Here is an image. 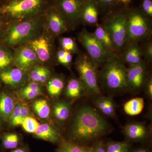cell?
I'll list each match as a JSON object with an SVG mask.
<instances>
[{"label": "cell", "instance_id": "cell-19", "mask_svg": "<svg viewBox=\"0 0 152 152\" xmlns=\"http://www.w3.org/2000/svg\"><path fill=\"white\" fill-rule=\"evenodd\" d=\"M36 137L53 143L60 142L62 140L59 131L50 124H39L34 133Z\"/></svg>", "mask_w": 152, "mask_h": 152}, {"label": "cell", "instance_id": "cell-34", "mask_svg": "<svg viewBox=\"0 0 152 152\" xmlns=\"http://www.w3.org/2000/svg\"><path fill=\"white\" fill-rule=\"evenodd\" d=\"M141 46L143 58L145 61L149 64L152 61V42L150 38L145 40Z\"/></svg>", "mask_w": 152, "mask_h": 152}, {"label": "cell", "instance_id": "cell-11", "mask_svg": "<svg viewBox=\"0 0 152 152\" xmlns=\"http://www.w3.org/2000/svg\"><path fill=\"white\" fill-rule=\"evenodd\" d=\"M43 16L48 23L49 29L56 35L66 32L71 27L66 18L54 6L48 9Z\"/></svg>", "mask_w": 152, "mask_h": 152}, {"label": "cell", "instance_id": "cell-26", "mask_svg": "<svg viewBox=\"0 0 152 152\" xmlns=\"http://www.w3.org/2000/svg\"><path fill=\"white\" fill-rule=\"evenodd\" d=\"M145 106L143 99L137 97L131 99L124 104V110L126 115L136 116L142 113Z\"/></svg>", "mask_w": 152, "mask_h": 152}, {"label": "cell", "instance_id": "cell-15", "mask_svg": "<svg viewBox=\"0 0 152 152\" xmlns=\"http://www.w3.org/2000/svg\"><path fill=\"white\" fill-rule=\"evenodd\" d=\"M16 102L8 91L3 90L0 92V120L2 124L9 122Z\"/></svg>", "mask_w": 152, "mask_h": 152}, {"label": "cell", "instance_id": "cell-44", "mask_svg": "<svg viewBox=\"0 0 152 152\" xmlns=\"http://www.w3.org/2000/svg\"><path fill=\"white\" fill-rule=\"evenodd\" d=\"M11 152H28V149L26 147L23 148H15V149L13 150Z\"/></svg>", "mask_w": 152, "mask_h": 152}, {"label": "cell", "instance_id": "cell-39", "mask_svg": "<svg viewBox=\"0 0 152 152\" xmlns=\"http://www.w3.org/2000/svg\"><path fill=\"white\" fill-rule=\"evenodd\" d=\"M31 110L28 106L26 104L23 103L18 119L17 121V126L21 125L25 118L28 116H31Z\"/></svg>", "mask_w": 152, "mask_h": 152}, {"label": "cell", "instance_id": "cell-12", "mask_svg": "<svg viewBox=\"0 0 152 152\" xmlns=\"http://www.w3.org/2000/svg\"><path fill=\"white\" fill-rule=\"evenodd\" d=\"M14 61L17 67L23 71L28 70L38 62L37 56L31 47L20 48L15 52Z\"/></svg>", "mask_w": 152, "mask_h": 152}, {"label": "cell", "instance_id": "cell-17", "mask_svg": "<svg viewBox=\"0 0 152 152\" xmlns=\"http://www.w3.org/2000/svg\"><path fill=\"white\" fill-rule=\"evenodd\" d=\"M94 98L93 103L99 113L107 118L116 117V105L111 97L100 95Z\"/></svg>", "mask_w": 152, "mask_h": 152}, {"label": "cell", "instance_id": "cell-6", "mask_svg": "<svg viewBox=\"0 0 152 152\" xmlns=\"http://www.w3.org/2000/svg\"><path fill=\"white\" fill-rule=\"evenodd\" d=\"M75 66L80 76L79 80L84 87L87 96L95 97L101 95L98 78L99 66L85 53L78 57Z\"/></svg>", "mask_w": 152, "mask_h": 152}, {"label": "cell", "instance_id": "cell-28", "mask_svg": "<svg viewBox=\"0 0 152 152\" xmlns=\"http://www.w3.org/2000/svg\"><path fill=\"white\" fill-rule=\"evenodd\" d=\"M65 86L64 80L62 77H54L49 80L47 90L49 94L53 98H57L63 91Z\"/></svg>", "mask_w": 152, "mask_h": 152}, {"label": "cell", "instance_id": "cell-40", "mask_svg": "<svg viewBox=\"0 0 152 152\" xmlns=\"http://www.w3.org/2000/svg\"><path fill=\"white\" fill-rule=\"evenodd\" d=\"M145 15L151 20L152 18V0H142L140 8Z\"/></svg>", "mask_w": 152, "mask_h": 152}, {"label": "cell", "instance_id": "cell-29", "mask_svg": "<svg viewBox=\"0 0 152 152\" xmlns=\"http://www.w3.org/2000/svg\"><path fill=\"white\" fill-rule=\"evenodd\" d=\"M7 47L0 40V72L10 67L14 63L13 55Z\"/></svg>", "mask_w": 152, "mask_h": 152}, {"label": "cell", "instance_id": "cell-38", "mask_svg": "<svg viewBox=\"0 0 152 152\" xmlns=\"http://www.w3.org/2000/svg\"><path fill=\"white\" fill-rule=\"evenodd\" d=\"M23 102H17L15 107L11 115L9 123L11 126H16L17 122L20 115Z\"/></svg>", "mask_w": 152, "mask_h": 152}, {"label": "cell", "instance_id": "cell-47", "mask_svg": "<svg viewBox=\"0 0 152 152\" xmlns=\"http://www.w3.org/2000/svg\"><path fill=\"white\" fill-rule=\"evenodd\" d=\"M2 124V123L1 122V120H0V132H1V129Z\"/></svg>", "mask_w": 152, "mask_h": 152}, {"label": "cell", "instance_id": "cell-33", "mask_svg": "<svg viewBox=\"0 0 152 152\" xmlns=\"http://www.w3.org/2000/svg\"><path fill=\"white\" fill-rule=\"evenodd\" d=\"M101 12H106V14L112 11L120 4L118 0H93Z\"/></svg>", "mask_w": 152, "mask_h": 152}, {"label": "cell", "instance_id": "cell-5", "mask_svg": "<svg viewBox=\"0 0 152 152\" xmlns=\"http://www.w3.org/2000/svg\"><path fill=\"white\" fill-rule=\"evenodd\" d=\"M42 15L8 26L1 41L7 46H14L29 40L38 32Z\"/></svg>", "mask_w": 152, "mask_h": 152}, {"label": "cell", "instance_id": "cell-49", "mask_svg": "<svg viewBox=\"0 0 152 152\" xmlns=\"http://www.w3.org/2000/svg\"><path fill=\"white\" fill-rule=\"evenodd\" d=\"M1 82H0V88H1Z\"/></svg>", "mask_w": 152, "mask_h": 152}, {"label": "cell", "instance_id": "cell-25", "mask_svg": "<svg viewBox=\"0 0 152 152\" xmlns=\"http://www.w3.org/2000/svg\"><path fill=\"white\" fill-rule=\"evenodd\" d=\"M56 152H92L91 147L86 146L72 140H64L59 143Z\"/></svg>", "mask_w": 152, "mask_h": 152}, {"label": "cell", "instance_id": "cell-23", "mask_svg": "<svg viewBox=\"0 0 152 152\" xmlns=\"http://www.w3.org/2000/svg\"><path fill=\"white\" fill-rule=\"evenodd\" d=\"M94 33L95 37L109 52L112 54H117L113 40L108 31L102 25L97 24Z\"/></svg>", "mask_w": 152, "mask_h": 152}, {"label": "cell", "instance_id": "cell-3", "mask_svg": "<svg viewBox=\"0 0 152 152\" xmlns=\"http://www.w3.org/2000/svg\"><path fill=\"white\" fill-rule=\"evenodd\" d=\"M101 67L98 71V78L102 88L113 94L128 91L127 68L120 56L112 55Z\"/></svg>", "mask_w": 152, "mask_h": 152}, {"label": "cell", "instance_id": "cell-42", "mask_svg": "<svg viewBox=\"0 0 152 152\" xmlns=\"http://www.w3.org/2000/svg\"><path fill=\"white\" fill-rule=\"evenodd\" d=\"M91 147L92 152H106L105 145L102 140H98Z\"/></svg>", "mask_w": 152, "mask_h": 152}, {"label": "cell", "instance_id": "cell-24", "mask_svg": "<svg viewBox=\"0 0 152 152\" xmlns=\"http://www.w3.org/2000/svg\"><path fill=\"white\" fill-rule=\"evenodd\" d=\"M42 93V88L35 82H31L22 87L18 91L19 97L23 100H30L34 99Z\"/></svg>", "mask_w": 152, "mask_h": 152}, {"label": "cell", "instance_id": "cell-41", "mask_svg": "<svg viewBox=\"0 0 152 152\" xmlns=\"http://www.w3.org/2000/svg\"><path fill=\"white\" fill-rule=\"evenodd\" d=\"M143 88L148 97L152 99V77L149 73L144 84Z\"/></svg>", "mask_w": 152, "mask_h": 152}, {"label": "cell", "instance_id": "cell-30", "mask_svg": "<svg viewBox=\"0 0 152 152\" xmlns=\"http://www.w3.org/2000/svg\"><path fill=\"white\" fill-rule=\"evenodd\" d=\"M1 146L4 149L16 148L20 142V138L16 133H6L0 136Z\"/></svg>", "mask_w": 152, "mask_h": 152}, {"label": "cell", "instance_id": "cell-43", "mask_svg": "<svg viewBox=\"0 0 152 152\" xmlns=\"http://www.w3.org/2000/svg\"><path fill=\"white\" fill-rule=\"evenodd\" d=\"M8 23L0 16V40L2 37L5 31L7 28Z\"/></svg>", "mask_w": 152, "mask_h": 152}, {"label": "cell", "instance_id": "cell-37", "mask_svg": "<svg viewBox=\"0 0 152 152\" xmlns=\"http://www.w3.org/2000/svg\"><path fill=\"white\" fill-rule=\"evenodd\" d=\"M57 59L61 64L66 66H69L72 63V56L69 52L62 49L58 52Z\"/></svg>", "mask_w": 152, "mask_h": 152}, {"label": "cell", "instance_id": "cell-8", "mask_svg": "<svg viewBox=\"0 0 152 152\" xmlns=\"http://www.w3.org/2000/svg\"><path fill=\"white\" fill-rule=\"evenodd\" d=\"M79 41L86 51L87 54L99 67L107 61L112 55L101 43L94 33L89 32L86 29L79 34Z\"/></svg>", "mask_w": 152, "mask_h": 152}, {"label": "cell", "instance_id": "cell-14", "mask_svg": "<svg viewBox=\"0 0 152 152\" xmlns=\"http://www.w3.org/2000/svg\"><path fill=\"white\" fill-rule=\"evenodd\" d=\"M124 63L129 66L140 64L144 61L141 48L137 42H129L120 55Z\"/></svg>", "mask_w": 152, "mask_h": 152}, {"label": "cell", "instance_id": "cell-9", "mask_svg": "<svg viewBox=\"0 0 152 152\" xmlns=\"http://www.w3.org/2000/svg\"><path fill=\"white\" fill-rule=\"evenodd\" d=\"M86 0H54V6L61 13L71 27H75L80 22L81 15Z\"/></svg>", "mask_w": 152, "mask_h": 152}, {"label": "cell", "instance_id": "cell-7", "mask_svg": "<svg viewBox=\"0 0 152 152\" xmlns=\"http://www.w3.org/2000/svg\"><path fill=\"white\" fill-rule=\"evenodd\" d=\"M152 34L151 20L140 9H130L127 20L128 42L143 41Z\"/></svg>", "mask_w": 152, "mask_h": 152}, {"label": "cell", "instance_id": "cell-21", "mask_svg": "<svg viewBox=\"0 0 152 152\" xmlns=\"http://www.w3.org/2000/svg\"><path fill=\"white\" fill-rule=\"evenodd\" d=\"M31 45L40 61L46 62L50 59L51 47L50 41L46 37L42 36L36 38L31 42Z\"/></svg>", "mask_w": 152, "mask_h": 152}, {"label": "cell", "instance_id": "cell-46", "mask_svg": "<svg viewBox=\"0 0 152 152\" xmlns=\"http://www.w3.org/2000/svg\"><path fill=\"white\" fill-rule=\"evenodd\" d=\"M120 3L124 4L125 5H127L131 2L132 0H118Z\"/></svg>", "mask_w": 152, "mask_h": 152}, {"label": "cell", "instance_id": "cell-22", "mask_svg": "<svg viewBox=\"0 0 152 152\" xmlns=\"http://www.w3.org/2000/svg\"><path fill=\"white\" fill-rule=\"evenodd\" d=\"M65 94L67 97L72 99H77L85 95L87 96L81 82L79 79L74 78L71 79L68 82Z\"/></svg>", "mask_w": 152, "mask_h": 152}, {"label": "cell", "instance_id": "cell-1", "mask_svg": "<svg viewBox=\"0 0 152 152\" xmlns=\"http://www.w3.org/2000/svg\"><path fill=\"white\" fill-rule=\"evenodd\" d=\"M111 126L91 106H82L76 111L70 129L71 137L77 142L86 143L111 132Z\"/></svg>", "mask_w": 152, "mask_h": 152}, {"label": "cell", "instance_id": "cell-35", "mask_svg": "<svg viewBox=\"0 0 152 152\" xmlns=\"http://www.w3.org/2000/svg\"><path fill=\"white\" fill-rule=\"evenodd\" d=\"M39 124L35 118L31 116H28L25 118L21 125L27 132L34 134Z\"/></svg>", "mask_w": 152, "mask_h": 152}, {"label": "cell", "instance_id": "cell-13", "mask_svg": "<svg viewBox=\"0 0 152 152\" xmlns=\"http://www.w3.org/2000/svg\"><path fill=\"white\" fill-rule=\"evenodd\" d=\"M123 132L129 140L140 142L145 140L149 135V130L144 123L133 122L128 123L123 127Z\"/></svg>", "mask_w": 152, "mask_h": 152}, {"label": "cell", "instance_id": "cell-48", "mask_svg": "<svg viewBox=\"0 0 152 152\" xmlns=\"http://www.w3.org/2000/svg\"><path fill=\"white\" fill-rule=\"evenodd\" d=\"M5 0H0V5L2 4L3 2H4Z\"/></svg>", "mask_w": 152, "mask_h": 152}, {"label": "cell", "instance_id": "cell-36", "mask_svg": "<svg viewBox=\"0 0 152 152\" xmlns=\"http://www.w3.org/2000/svg\"><path fill=\"white\" fill-rule=\"evenodd\" d=\"M60 43L62 48L65 50L71 53H77L79 51L77 44L72 38H61L60 40Z\"/></svg>", "mask_w": 152, "mask_h": 152}, {"label": "cell", "instance_id": "cell-31", "mask_svg": "<svg viewBox=\"0 0 152 152\" xmlns=\"http://www.w3.org/2000/svg\"><path fill=\"white\" fill-rule=\"evenodd\" d=\"M50 72L49 69L42 66L34 68L30 73V78L35 83H45L47 81Z\"/></svg>", "mask_w": 152, "mask_h": 152}, {"label": "cell", "instance_id": "cell-18", "mask_svg": "<svg viewBox=\"0 0 152 152\" xmlns=\"http://www.w3.org/2000/svg\"><path fill=\"white\" fill-rule=\"evenodd\" d=\"M23 71L19 68L10 67L0 72V80L4 84L12 88L19 86L24 81Z\"/></svg>", "mask_w": 152, "mask_h": 152}, {"label": "cell", "instance_id": "cell-45", "mask_svg": "<svg viewBox=\"0 0 152 152\" xmlns=\"http://www.w3.org/2000/svg\"><path fill=\"white\" fill-rule=\"evenodd\" d=\"M132 152H150L147 149L144 148H140L137 149L134 151H133Z\"/></svg>", "mask_w": 152, "mask_h": 152}, {"label": "cell", "instance_id": "cell-20", "mask_svg": "<svg viewBox=\"0 0 152 152\" xmlns=\"http://www.w3.org/2000/svg\"><path fill=\"white\" fill-rule=\"evenodd\" d=\"M99 10L93 0H86L84 5L81 15L80 22L86 25L96 26Z\"/></svg>", "mask_w": 152, "mask_h": 152}, {"label": "cell", "instance_id": "cell-4", "mask_svg": "<svg viewBox=\"0 0 152 152\" xmlns=\"http://www.w3.org/2000/svg\"><path fill=\"white\" fill-rule=\"evenodd\" d=\"M130 9L125 5L106 14L102 25L110 35L117 54L120 56L128 43L127 20Z\"/></svg>", "mask_w": 152, "mask_h": 152}, {"label": "cell", "instance_id": "cell-32", "mask_svg": "<svg viewBox=\"0 0 152 152\" xmlns=\"http://www.w3.org/2000/svg\"><path fill=\"white\" fill-rule=\"evenodd\" d=\"M106 152H130L131 145L127 142H109L105 145Z\"/></svg>", "mask_w": 152, "mask_h": 152}, {"label": "cell", "instance_id": "cell-10", "mask_svg": "<svg viewBox=\"0 0 152 152\" xmlns=\"http://www.w3.org/2000/svg\"><path fill=\"white\" fill-rule=\"evenodd\" d=\"M148 66V64L143 61L140 64L127 68L126 79L128 91L137 93L143 88L150 73Z\"/></svg>", "mask_w": 152, "mask_h": 152}, {"label": "cell", "instance_id": "cell-27", "mask_svg": "<svg viewBox=\"0 0 152 152\" xmlns=\"http://www.w3.org/2000/svg\"><path fill=\"white\" fill-rule=\"evenodd\" d=\"M32 107L35 113L40 118L46 119L50 117V108L45 99H38L33 103Z\"/></svg>", "mask_w": 152, "mask_h": 152}, {"label": "cell", "instance_id": "cell-2", "mask_svg": "<svg viewBox=\"0 0 152 152\" xmlns=\"http://www.w3.org/2000/svg\"><path fill=\"white\" fill-rule=\"evenodd\" d=\"M54 6V0H5L0 16L7 23L22 21L40 16Z\"/></svg>", "mask_w": 152, "mask_h": 152}, {"label": "cell", "instance_id": "cell-16", "mask_svg": "<svg viewBox=\"0 0 152 152\" xmlns=\"http://www.w3.org/2000/svg\"><path fill=\"white\" fill-rule=\"evenodd\" d=\"M72 102L58 100L53 104V114L56 122L60 126L66 124L70 116Z\"/></svg>", "mask_w": 152, "mask_h": 152}]
</instances>
